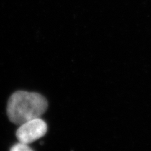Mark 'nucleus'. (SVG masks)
<instances>
[{
    "label": "nucleus",
    "instance_id": "obj_1",
    "mask_svg": "<svg viewBox=\"0 0 151 151\" xmlns=\"http://www.w3.org/2000/svg\"><path fill=\"white\" fill-rule=\"evenodd\" d=\"M48 106L47 99L36 92L18 91L11 95L7 106L9 120L16 125L40 118Z\"/></svg>",
    "mask_w": 151,
    "mask_h": 151
},
{
    "label": "nucleus",
    "instance_id": "obj_3",
    "mask_svg": "<svg viewBox=\"0 0 151 151\" xmlns=\"http://www.w3.org/2000/svg\"><path fill=\"white\" fill-rule=\"evenodd\" d=\"M10 150L12 151H31L33 150L27 144L19 142V143H17L12 146Z\"/></svg>",
    "mask_w": 151,
    "mask_h": 151
},
{
    "label": "nucleus",
    "instance_id": "obj_2",
    "mask_svg": "<svg viewBox=\"0 0 151 151\" xmlns=\"http://www.w3.org/2000/svg\"><path fill=\"white\" fill-rule=\"evenodd\" d=\"M47 128L46 123L40 118L32 119L19 125L16 138L20 142L29 145L43 137Z\"/></svg>",
    "mask_w": 151,
    "mask_h": 151
}]
</instances>
